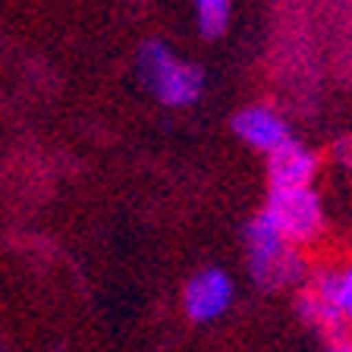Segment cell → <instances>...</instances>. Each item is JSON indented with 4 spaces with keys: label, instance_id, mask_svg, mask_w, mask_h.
I'll list each match as a JSON object with an SVG mask.
<instances>
[{
    "label": "cell",
    "instance_id": "1",
    "mask_svg": "<svg viewBox=\"0 0 352 352\" xmlns=\"http://www.w3.org/2000/svg\"><path fill=\"white\" fill-rule=\"evenodd\" d=\"M135 79L145 88V95L154 104L167 110L195 107L208 91V73L195 60L183 57L164 38H148L139 44L135 60H132Z\"/></svg>",
    "mask_w": 352,
    "mask_h": 352
},
{
    "label": "cell",
    "instance_id": "2",
    "mask_svg": "<svg viewBox=\"0 0 352 352\" xmlns=\"http://www.w3.org/2000/svg\"><path fill=\"white\" fill-rule=\"evenodd\" d=\"M242 242H245V255H249V271L258 286L264 289H280V286L299 283L305 277V258L299 255L296 245L283 239L274 230V223L264 217L261 211L245 223L242 230Z\"/></svg>",
    "mask_w": 352,
    "mask_h": 352
},
{
    "label": "cell",
    "instance_id": "3",
    "mask_svg": "<svg viewBox=\"0 0 352 352\" xmlns=\"http://www.w3.org/2000/svg\"><path fill=\"white\" fill-rule=\"evenodd\" d=\"M261 214L274 223L289 245H311L324 233V201L315 186H296V189H267Z\"/></svg>",
    "mask_w": 352,
    "mask_h": 352
},
{
    "label": "cell",
    "instance_id": "4",
    "mask_svg": "<svg viewBox=\"0 0 352 352\" xmlns=\"http://www.w3.org/2000/svg\"><path fill=\"white\" fill-rule=\"evenodd\" d=\"M236 299V283L223 267H198L183 286V311L195 324H211L230 311Z\"/></svg>",
    "mask_w": 352,
    "mask_h": 352
},
{
    "label": "cell",
    "instance_id": "5",
    "mask_svg": "<svg viewBox=\"0 0 352 352\" xmlns=\"http://www.w3.org/2000/svg\"><path fill=\"white\" fill-rule=\"evenodd\" d=\"M230 132L249 151L258 154H271L274 148H280L283 142L293 139L289 120L280 113L271 104H245L230 117Z\"/></svg>",
    "mask_w": 352,
    "mask_h": 352
},
{
    "label": "cell",
    "instance_id": "6",
    "mask_svg": "<svg viewBox=\"0 0 352 352\" xmlns=\"http://www.w3.org/2000/svg\"><path fill=\"white\" fill-rule=\"evenodd\" d=\"M267 167V186L271 189H296V186H315V176L321 170V157L315 148H308L293 135L271 154H264Z\"/></svg>",
    "mask_w": 352,
    "mask_h": 352
},
{
    "label": "cell",
    "instance_id": "7",
    "mask_svg": "<svg viewBox=\"0 0 352 352\" xmlns=\"http://www.w3.org/2000/svg\"><path fill=\"white\" fill-rule=\"evenodd\" d=\"M308 289L324 299L340 318L346 327H352V264L349 267H324L311 277Z\"/></svg>",
    "mask_w": 352,
    "mask_h": 352
},
{
    "label": "cell",
    "instance_id": "8",
    "mask_svg": "<svg viewBox=\"0 0 352 352\" xmlns=\"http://www.w3.org/2000/svg\"><path fill=\"white\" fill-rule=\"evenodd\" d=\"M192 16H195L198 35L205 41H217L233 25V0H189Z\"/></svg>",
    "mask_w": 352,
    "mask_h": 352
}]
</instances>
